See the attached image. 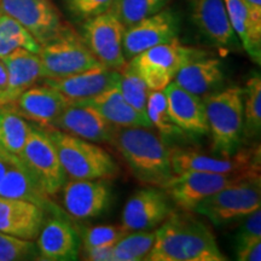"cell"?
Listing matches in <instances>:
<instances>
[{"mask_svg":"<svg viewBox=\"0 0 261 261\" xmlns=\"http://www.w3.org/2000/svg\"><path fill=\"white\" fill-rule=\"evenodd\" d=\"M191 212L168 214L155 231V242L146 260L150 261H224L213 231Z\"/></svg>","mask_w":261,"mask_h":261,"instance_id":"obj_1","label":"cell"},{"mask_svg":"<svg viewBox=\"0 0 261 261\" xmlns=\"http://www.w3.org/2000/svg\"><path fill=\"white\" fill-rule=\"evenodd\" d=\"M109 144L122 156L135 177L150 187L162 188L173 173L171 151L161 137L146 127H115Z\"/></svg>","mask_w":261,"mask_h":261,"instance_id":"obj_2","label":"cell"},{"mask_svg":"<svg viewBox=\"0 0 261 261\" xmlns=\"http://www.w3.org/2000/svg\"><path fill=\"white\" fill-rule=\"evenodd\" d=\"M202 98L212 136V152L221 158L232 156L243 142V89L231 86Z\"/></svg>","mask_w":261,"mask_h":261,"instance_id":"obj_3","label":"cell"},{"mask_svg":"<svg viewBox=\"0 0 261 261\" xmlns=\"http://www.w3.org/2000/svg\"><path fill=\"white\" fill-rule=\"evenodd\" d=\"M46 130L56 146L67 177L104 180L117 177L119 166L102 146L60 129Z\"/></svg>","mask_w":261,"mask_h":261,"instance_id":"obj_4","label":"cell"},{"mask_svg":"<svg viewBox=\"0 0 261 261\" xmlns=\"http://www.w3.org/2000/svg\"><path fill=\"white\" fill-rule=\"evenodd\" d=\"M204 56H207L205 51L185 46L174 39L140 52L130 58L128 64L150 91H163L184 65Z\"/></svg>","mask_w":261,"mask_h":261,"instance_id":"obj_5","label":"cell"},{"mask_svg":"<svg viewBox=\"0 0 261 261\" xmlns=\"http://www.w3.org/2000/svg\"><path fill=\"white\" fill-rule=\"evenodd\" d=\"M39 57L42 79H61L104 67L86 46L83 37L73 28L42 45Z\"/></svg>","mask_w":261,"mask_h":261,"instance_id":"obj_6","label":"cell"},{"mask_svg":"<svg viewBox=\"0 0 261 261\" xmlns=\"http://www.w3.org/2000/svg\"><path fill=\"white\" fill-rule=\"evenodd\" d=\"M260 205V175H254L205 197L196 205L194 213L203 215L214 225H225L242 219Z\"/></svg>","mask_w":261,"mask_h":261,"instance_id":"obj_7","label":"cell"},{"mask_svg":"<svg viewBox=\"0 0 261 261\" xmlns=\"http://www.w3.org/2000/svg\"><path fill=\"white\" fill-rule=\"evenodd\" d=\"M254 175L260 174H224L188 171L173 175L161 189L181 211L194 212L196 205L205 197Z\"/></svg>","mask_w":261,"mask_h":261,"instance_id":"obj_8","label":"cell"},{"mask_svg":"<svg viewBox=\"0 0 261 261\" xmlns=\"http://www.w3.org/2000/svg\"><path fill=\"white\" fill-rule=\"evenodd\" d=\"M18 158L31 169L51 197L62 190L67 174L46 129L31 125L27 140Z\"/></svg>","mask_w":261,"mask_h":261,"instance_id":"obj_9","label":"cell"},{"mask_svg":"<svg viewBox=\"0 0 261 261\" xmlns=\"http://www.w3.org/2000/svg\"><path fill=\"white\" fill-rule=\"evenodd\" d=\"M0 12L18 21L41 46L71 28L52 0H0Z\"/></svg>","mask_w":261,"mask_h":261,"instance_id":"obj_10","label":"cell"},{"mask_svg":"<svg viewBox=\"0 0 261 261\" xmlns=\"http://www.w3.org/2000/svg\"><path fill=\"white\" fill-rule=\"evenodd\" d=\"M174 174L188 172H212L224 174H260V146L241 149L232 156H208L194 150L177 149L171 151Z\"/></svg>","mask_w":261,"mask_h":261,"instance_id":"obj_11","label":"cell"},{"mask_svg":"<svg viewBox=\"0 0 261 261\" xmlns=\"http://www.w3.org/2000/svg\"><path fill=\"white\" fill-rule=\"evenodd\" d=\"M125 25L110 11L85 21L83 39L92 55L104 67L119 70L127 63L123 55Z\"/></svg>","mask_w":261,"mask_h":261,"instance_id":"obj_12","label":"cell"},{"mask_svg":"<svg viewBox=\"0 0 261 261\" xmlns=\"http://www.w3.org/2000/svg\"><path fill=\"white\" fill-rule=\"evenodd\" d=\"M178 33L177 15L172 10L162 9L158 14L126 28L122 44L125 58L130 60L150 47L174 40L178 37Z\"/></svg>","mask_w":261,"mask_h":261,"instance_id":"obj_13","label":"cell"},{"mask_svg":"<svg viewBox=\"0 0 261 261\" xmlns=\"http://www.w3.org/2000/svg\"><path fill=\"white\" fill-rule=\"evenodd\" d=\"M62 189L64 211L79 220L99 217L112 201L110 187L104 179H71Z\"/></svg>","mask_w":261,"mask_h":261,"instance_id":"obj_14","label":"cell"},{"mask_svg":"<svg viewBox=\"0 0 261 261\" xmlns=\"http://www.w3.org/2000/svg\"><path fill=\"white\" fill-rule=\"evenodd\" d=\"M0 196L28 201L52 217L65 218V212L51 200L41 184L18 156H12L10 167L0 181Z\"/></svg>","mask_w":261,"mask_h":261,"instance_id":"obj_15","label":"cell"},{"mask_svg":"<svg viewBox=\"0 0 261 261\" xmlns=\"http://www.w3.org/2000/svg\"><path fill=\"white\" fill-rule=\"evenodd\" d=\"M172 212L169 198L158 187L137 191L127 201L122 212V226L130 231H148L159 227Z\"/></svg>","mask_w":261,"mask_h":261,"instance_id":"obj_16","label":"cell"},{"mask_svg":"<svg viewBox=\"0 0 261 261\" xmlns=\"http://www.w3.org/2000/svg\"><path fill=\"white\" fill-rule=\"evenodd\" d=\"M191 17L208 41L223 50H236L240 40L228 19L224 0H190Z\"/></svg>","mask_w":261,"mask_h":261,"instance_id":"obj_17","label":"cell"},{"mask_svg":"<svg viewBox=\"0 0 261 261\" xmlns=\"http://www.w3.org/2000/svg\"><path fill=\"white\" fill-rule=\"evenodd\" d=\"M12 104L24 120L38 123L41 128L50 129L55 120L69 106L70 100L60 91L44 84L29 87Z\"/></svg>","mask_w":261,"mask_h":261,"instance_id":"obj_18","label":"cell"},{"mask_svg":"<svg viewBox=\"0 0 261 261\" xmlns=\"http://www.w3.org/2000/svg\"><path fill=\"white\" fill-rule=\"evenodd\" d=\"M163 93L166 96L168 114L175 126L182 132L194 136L210 133L203 98L181 89L174 81L166 86Z\"/></svg>","mask_w":261,"mask_h":261,"instance_id":"obj_19","label":"cell"},{"mask_svg":"<svg viewBox=\"0 0 261 261\" xmlns=\"http://www.w3.org/2000/svg\"><path fill=\"white\" fill-rule=\"evenodd\" d=\"M50 129H60L93 143H110L115 126L93 108L69 104L55 120Z\"/></svg>","mask_w":261,"mask_h":261,"instance_id":"obj_20","label":"cell"},{"mask_svg":"<svg viewBox=\"0 0 261 261\" xmlns=\"http://www.w3.org/2000/svg\"><path fill=\"white\" fill-rule=\"evenodd\" d=\"M37 240L42 260H76L79 256L80 236L67 218L51 217L45 220Z\"/></svg>","mask_w":261,"mask_h":261,"instance_id":"obj_21","label":"cell"},{"mask_svg":"<svg viewBox=\"0 0 261 261\" xmlns=\"http://www.w3.org/2000/svg\"><path fill=\"white\" fill-rule=\"evenodd\" d=\"M45 212L18 198L0 196V231L25 241L37 240L45 223Z\"/></svg>","mask_w":261,"mask_h":261,"instance_id":"obj_22","label":"cell"},{"mask_svg":"<svg viewBox=\"0 0 261 261\" xmlns=\"http://www.w3.org/2000/svg\"><path fill=\"white\" fill-rule=\"evenodd\" d=\"M117 80L119 70L99 67L61 79H44V84L60 91L70 103H76L90 99L115 86Z\"/></svg>","mask_w":261,"mask_h":261,"instance_id":"obj_23","label":"cell"},{"mask_svg":"<svg viewBox=\"0 0 261 261\" xmlns=\"http://www.w3.org/2000/svg\"><path fill=\"white\" fill-rule=\"evenodd\" d=\"M2 60L8 71V85L2 93V99L4 104L12 103L42 77L40 57L39 54L17 48Z\"/></svg>","mask_w":261,"mask_h":261,"instance_id":"obj_24","label":"cell"},{"mask_svg":"<svg viewBox=\"0 0 261 261\" xmlns=\"http://www.w3.org/2000/svg\"><path fill=\"white\" fill-rule=\"evenodd\" d=\"M76 106L93 108L108 122L115 127H146L154 128L149 119L142 116L133 107H130L120 92L119 87L113 86L104 92L97 94L83 102L70 103Z\"/></svg>","mask_w":261,"mask_h":261,"instance_id":"obj_25","label":"cell"},{"mask_svg":"<svg viewBox=\"0 0 261 261\" xmlns=\"http://www.w3.org/2000/svg\"><path fill=\"white\" fill-rule=\"evenodd\" d=\"M224 79L221 62L218 58L204 56L184 65L173 81L181 89L203 97L219 89Z\"/></svg>","mask_w":261,"mask_h":261,"instance_id":"obj_26","label":"cell"},{"mask_svg":"<svg viewBox=\"0 0 261 261\" xmlns=\"http://www.w3.org/2000/svg\"><path fill=\"white\" fill-rule=\"evenodd\" d=\"M231 27L237 35L248 56L260 64L261 62V25L254 23L242 0H224Z\"/></svg>","mask_w":261,"mask_h":261,"instance_id":"obj_27","label":"cell"},{"mask_svg":"<svg viewBox=\"0 0 261 261\" xmlns=\"http://www.w3.org/2000/svg\"><path fill=\"white\" fill-rule=\"evenodd\" d=\"M31 125L16 112L14 104L0 106V148L19 156L27 140Z\"/></svg>","mask_w":261,"mask_h":261,"instance_id":"obj_28","label":"cell"},{"mask_svg":"<svg viewBox=\"0 0 261 261\" xmlns=\"http://www.w3.org/2000/svg\"><path fill=\"white\" fill-rule=\"evenodd\" d=\"M41 45L23 25L10 17L0 14V58H4L17 48H24L39 54Z\"/></svg>","mask_w":261,"mask_h":261,"instance_id":"obj_29","label":"cell"},{"mask_svg":"<svg viewBox=\"0 0 261 261\" xmlns=\"http://www.w3.org/2000/svg\"><path fill=\"white\" fill-rule=\"evenodd\" d=\"M261 129V77L254 74L243 90V140L255 139Z\"/></svg>","mask_w":261,"mask_h":261,"instance_id":"obj_30","label":"cell"},{"mask_svg":"<svg viewBox=\"0 0 261 261\" xmlns=\"http://www.w3.org/2000/svg\"><path fill=\"white\" fill-rule=\"evenodd\" d=\"M167 0H115L109 11L125 28L135 25L165 8Z\"/></svg>","mask_w":261,"mask_h":261,"instance_id":"obj_31","label":"cell"},{"mask_svg":"<svg viewBox=\"0 0 261 261\" xmlns=\"http://www.w3.org/2000/svg\"><path fill=\"white\" fill-rule=\"evenodd\" d=\"M116 86L126 99V102L133 107L140 115L146 116V102L150 90L144 80L136 73L128 63H126L121 69H119V80Z\"/></svg>","mask_w":261,"mask_h":261,"instance_id":"obj_32","label":"cell"},{"mask_svg":"<svg viewBox=\"0 0 261 261\" xmlns=\"http://www.w3.org/2000/svg\"><path fill=\"white\" fill-rule=\"evenodd\" d=\"M146 116L152 127L159 130L162 137L179 136L182 130L173 123L168 114L167 102L163 91H150L146 102Z\"/></svg>","mask_w":261,"mask_h":261,"instance_id":"obj_33","label":"cell"},{"mask_svg":"<svg viewBox=\"0 0 261 261\" xmlns=\"http://www.w3.org/2000/svg\"><path fill=\"white\" fill-rule=\"evenodd\" d=\"M128 233L122 225H99L85 230L83 236L84 250L93 248L113 247Z\"/></svg>","mask_w":261,"mask_h":261,"instance_id":"obj_34","label":"cell"},{"mask_svg":"<svg viewBox=\"0 0 261 261\" xmlns=\"http://www.w3.org/2000/svg\"><path fill=\"white\" fill-rule=\"evenodd\" d=\"M155 231H130L123 236L115 246L122 248L126 252L132 254L136 261L146 260L150 250L155 242Z\"/></svg>","mask_w":261,"mask_h":261,"instance_id":"obj_35","label":"cell"},{"mask_svg":"<svg viewBox=\"0 0 261 261\" xmlns=\"http://www.w3.org/2000/svg\"><path fill=\"white\" fill-rule=\"evenodd\" d=\"M37 253L33 241H25L0 231V261L28 259Z\"/></svg>","mask_w":261,"mask_h":261,"instance_id":"obj_36","label":"cell"},{"mask_svg":"<svg viewBox=\"0 0 261 261\" xmlns=\"http://www.w3.org/2000/svg\"><path fill=\"white\" fill-rule=\"evenodd\" d=\"M67 9L81 21L92 18L109 11L115 0H64Z\"/></svg>","mask_w":261,"mask_h":261,"instance_id":"obj_37","label":"cell"},{"mask_svg":"<svg viewBox=\"0 0 261 261\" xmlns=\"http://www.w3.org/2000/svg\"><path fill=\"white\" fill-rule=\"evenodd\" d=\"M261 240V210L254 211L244 217L243 224L236 236V249L254 241Z\"/></svg>","mask_w":261,"mask_h":261,"instance_id":"obj_38","label":"cell"},{"mask_svg":"<svg viewBox=\"0 0 261 261\" xmlns=\"http://www.w3.org/2000/svg\"><path fill=\"white\" fill-rule=\"evenodd\" d=\"M236 256L240 261H260L261 260V240L236 249Z\"/></svg>","mask_w":261,"mask_h":261,"instance_id":"obj_39","label":"cell"},{"mask_svg":"<svg viewBox=\"0 0 261 261\" xmlns=\"http://www.w3.org/2000/svg\"><path fill=\"white\" fill-rule=\"evenodd\" d=\"M113 250L114 246L85 250V254H86L85 259L90 261H113Z\"/></svg>","mask_w":261,"mask_h":261,"instance_id":"obj_40","label":"cell"},{"mask_svg":"<svg viewBox=\"0 0 261 261\" xmlns=\"http://www.w3.org/2000/svg\"><path fill=\"white\" fill-rule=\"evenodd\" d=\"M254 23L261 25V0H242Z\"/></svg>","mask_w":261,"mask_h":261,"instance_id":"obj_41","label":"cell"},{"mask_svg":"<svg viewBox=\"0 0 261 261\" xmlns=\"http://www.w3.org/2000/svg\"><path fill=\"white\" fill-rule=\"evenodd\" d=\"M12 156L14 155L10 154V152L5 151V150L0 148V181H2V179L4 178L6 171H8L10 167Z\"/></svg>","mask_w":261,"mask_h":261,"instance_id":"obj_42","label":"cell"},{"mask_svg":"<svg viewBox=\"0 0 261 261\" xmlns=\"http://www.w3.org/2000/svg\"><path fill=\"white\" fill-rule=\"evenodd\" d=\"M6 85H8V71H6L4 62L0 58V98H2V93L6 89Z\"/></svg>","mask_w":261,"mask_h":261,"instance_id":"obj_43","label":"cell"},{"mask_svg":"<svg viewBox=\"0 0 261 261\" xmlns=\"http://www.w3.org/2000/svg\"><path fill=\"white\" fill-rule=\"evenodd\" d=\"M3 104H4V103H3V100H2V98H0V106H3Z\"/></svg>","mask_w":261,"mask_h":261,"instance_id":"obj_44","label":"cell"}]
</instances>
